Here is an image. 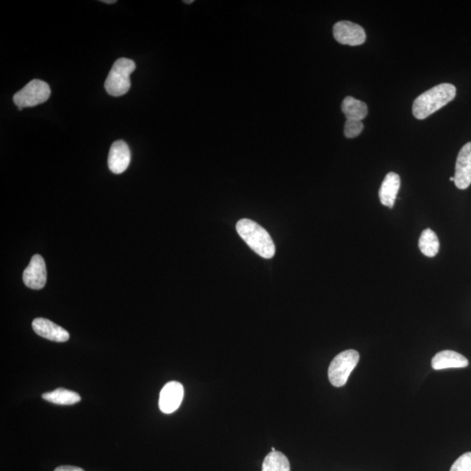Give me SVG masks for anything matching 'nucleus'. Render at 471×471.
Masks as SVG:
<instances>
[{
	"label": "nucleus",
	"instance_id": "obj_1",
	"mask_svg": "<svg viewBox=\"0 0 471 471\" xmlns=\"http://www.w3.org/2000/svg\"><path fill=\"white\" fill-rule=\"evenodd\" d=\"M457 95V88L450 83H442L424 92L413 103V115L418 120L429 118L452 101Z\"/></svg>",
	"mask_w": 471,
	"mask_h": 471
},
{
	"label": "nucleus",
	"instance_id": "obj_2",
	"mask_svg": "<svg viewBox=\"0 0 471 471\" xmlns=\"http://www.w3.org/2000/svg\"><path fill=\"white\" fill-rule=\"evenodd\" d=\"M236 227L237 233L253 252L264 259L274 258L275 244L266 229L256 222L247 219L237 222Z\"/></svg>",
	"mask_w": 471,
	"mask_h": 471
},
{
	"label": "nucleus",
	"instance_id": "obj_3",
	"mask_svg": "<svg viewBox=\"0 0 471 471\" xmlns=\"http://www.w3.org/2000/svg\"><path fill=\"white\" fill-rule=\"evenodd\" d=\"M135 68V62L127 58L116 61L105 81V88L108 95L115 97L125 95L130 89V76Z\"/></svg>",
	"mask_w": 471,
	"mask_h": 471
},
{
	"label": "nucleus",
	"instance_id": "obj_4",
	"mask_svg": "<svg viewBox=\"0 0 471 471\" xmlns=\"http://www.w3.org/2000/svg\"><path fill=\"white\" fill-rule=\"evenodd\" d=\"M359 361L360 353L356 350H346L338 353L329 366L328 378L331 384L336 388L343 387Z\"/></svg>",
	"mask_w": 471,
	"mask_h": 471
},
{
	"label": "nucleus",
	"instance_id": "obj_5",
	"mask_svg": "<svg viewBox=\"0 0 471 471\" xmlns=\"http://www.w3.org/2000/svg\"><path fill=\"white\" fill-rule=\"evenodd\" d=\"M50 95L51 89L48 83L41 80H33L15 93L14 101L18 110H22L23 108L35 107L46 103Z\"/></svg>",
	"mask_w": 471,
	"mask_h": 471
},
{
	"label": "nucleus",
	"instance_id": "obj_6",
	"mask_svg": "<svg viewBox=\"0 0 471 471\" xmlns=\"http://www.w3.org/2000/svg\"><path fill=\"white\" fill-rule=\"evenodd\" d=\"M333 37L342 45L360 46L366 41L363 27L351 21H340L333 26Z\"/></svg>",
	"mask_w": 471,
	"mask_h": 471
},
{
	"label": "nucleus",
	"instance_id": "obj_7",
	"mask_svg": "<svg viewBox=\"0 0 471 471\" xmlns=\"http://www.w3.org/2000/svg\"><path fill=\"white\" fill-rule=\"evenodd\" d=\"M184 395V386L178 381H170L162 389L159 408L165 414H171L180 407Z\"/></svg>",
	"mask_w": 471,
	"mask_h": 471
},
{
	"label": "nucleus",
	"instance_id": "obj_8",
	"mask_svg": "<svg viewBox=\"0 0 471 471\" xmlns=\"http://www.w3.org/2000/svg\"><path fill=\"white\" fill-rule=\"evenodd\" d=\"M23 281L33 290H41L46 286V263L41 255H34L31 259L29 266L23 272Z\"/></svg>",
	"mask_w": 471,
	"mask_h": 471
},
{
	"label": "nucleus",
	"instance_id": "obj_9",
	"mask_svg": "<svg viewBox=\"0 0 471 471\" xmlns=\"http://www.w3.org/2000/svg\"><path fill=\"white\" fill-rule=\"evenodd\" d=\"M454 178L458 189L466 190L471 185V143H466L459 152Z\"/></svg>",
	"mask_w": 471,
	"mask_h": 471
},
{
	"label": "nucleus",
	"instance_id": "obj_10",
	"mask_svg": "<svg viewBox=\"0 0 471 471\" xmlns=\"http://www.w3.org/2000/svg\"><path fill=\"white\" fill-rule=\"evenodd\" d=\"M131 161V153L128 144L123 141H116L112 144L108 155V168L115 174H122Z\"/></svg>",
	"mask_w": 471,
	"mask_h": 471
},
{
	"label": "nucleus",
	"instance_id": "obj_11",
	"mask_svg": "<svg viewBox=\"0 0 471 471\" xmlns=\"http://www.w3.org/2000/svg\"><path fill=\"white\" fill-rule=\"evenodd\" d=\"M33 328L38 336L56 342H66L69 340V333L61 326L44 318H37L33 321Z\"/></svg>",
	"mask_w": 471,
	"mask_h": 471
},
{
	"label": "nucleus",
	"instance_id": "obj_12",
	"mask_svg": "<svg viewBox=\"0 0 471 471\" xmlns=\"http://www.w3.org/2000/svg\"><path fill=\"white\" fill-rule=\"evenodd\" d=\"M431 366L435 371L447 368H463L468 367L469 361L462 354L451 350L439 352L434 356Z\"/></svg>",
	"mask_w": 471,
	"mask_h": 471
},
{
	"label": "nucleus",
	"instance_id": "obj_13",
	"mask_svg": "<svg viewBox=\"0 0 471 471\" xmlns=\"http://www.w3.org/2000/svg\"><path fill=\"white\" fill-rule=\"evenodd\" d=\"M400 186V178L398 174L389 172L385 177L379 190V197L381 204L388 208L394 206L397 194Z\"/></svg>",
	"mask_w": 471,
	"mask_h": 471
},
{
	"label": "nucleus",
	"instance_id": "obj_14",
	"mask_svg": "<svg viewBox=\"0 0 471 471\" xmlns=\"http://www.w3.org/2000/svg\"><path fill=\"white\" fill-rule=\"evenodd\" d=\"M341 110L344 113L346 120H362L368 113L367 104L352 96L346 97L342 101Z\"/></svg>",
	"mask_w": 471,
	"mask_h": 471
},
{
	"label": "nucleus",
	"instance_id": "obj_15",
	"mask_svg": "<svg viewBox=\"0 0 471 471\" xmlns=\"http://www.w3.org/2000/svg\"><path fill=\"white\" fill-rule=\"evenodd\" d=\"M42 398L56 405H73L81 402V397L76 392L65 388H57L42 395Z\"/></svg>",
	"mask_w": 471,
	"mask_h": 471
},
{
	"label": "nucleus",
	"instance_id": "obj_16",
	"mask_svg": "<svg viewBox=\"0 0 471 471\" xmlns=\"http://www.w3.org/2000/svg\"><path fill=\"white\" fill-rule=\"evenodd\" d=\"M419 248L423 255L434 258L439 252L440 242L438 235L431 229H426L422 232L419 239Z\"/></svg>",
	"mask_w": 471,
	"mask_h": 471
},
{
	"label": "nucleus",
	"instance_id": "obj_17",
	"mask_svg": "<svg viewBox=\"0 0 471 471\" xmlns=\"http://www.w3.org/2000/svg\"><path fill=\"white\" fill-rule=\"evenodd\" d=\"M262 471H291L289 460L279 451H271L264 458Z\"/></svg>",
	"mask_w": 471,
	"mask_h": 471
},
{
	"label": "nucleus",
	"instance_id": "obj_18",
	"mask_svg": "<svg viewBox=\"0 0 471 471\" xmlns=\"http://www.w3.org/2000/svg\"><path fill=\"white\" fill-rule=\"evenodd\" d=\"M363 123L361 120H346L344 134L346 138H356L363 130Z\"/></svg>",
	"mask_w": 471,
	"mask_h": 471
},
{
	"label": "nucleus",
	"instance_id": "obj_19",
	"mask_svg": "<svg viewBox=\"0 0 471 471\" xmlns=\"http://www.w3.org/2000/svg\"><path fill=\"white\" fill-rule=\"evenodd\" d=\"M450 471H471V452L461 455L451 466Z\"/></svg>",
	"mask_w": 471,
	"mask_h": 471
},
{
	"label": "nucleus",
	"instance_id": "obj_20",
	"mask_svg": "<svg viewBox=\"0 0 471 471\" xmlns=\"http://www.w3.org/2000/svg\"><path fill=\"white\" fill-rule=\"evenodd\" d=\"M54 471H85L83 469L76 466H59Z\"/></svg>",
	"mask_w": 471,
	"mask_h": 471
},
{
	"label": "nucleus",
	"instance_id": "obj_21",
	"mask_svg": "<svg viewBox=\"0 0 471 471\" xmlns=\"http://www.w3.org/2000/svg\"><path fill=\"white\" fill-rule=\"evenodd\" d=\"M101 2L105 4H115L116 3V0H103Z\"/></svg>",
	"mask_w": 471,
	"mask_h": 471
},
{
	"label": "nucleus",
	"instance_id": "obj_22",
	"mask_svg": "<svg viewBox=\"0 0 471 471\" xmlns=\"http://www.w3.org/2000/svg\"><path fill=\"white\" fill-rule=\"evenodd\" d=\"M184 2L185 4H188V5H190V4H192L194 2V0H189V1H184Z\"/></svg>",
	"mask_w": 471,
	"mask_h": 471
},
{
	"label": "nucleus",
	"instance_id": "obj_23",
	"mask_svg": "<svg viewBox=\"0 0 471 471\" xmlns=\"http://www.w3.org/2000/svg\"><path fill=\"white\" fill-rule=\"evenodd\" d=\"M450 180L451 182H454V181H455V178H454V177H451L450 178Z\"/></svg>",
	"mask_w": 471,
	"mask_h": 471
},
{
	"label": "nucleus",
	"instance_id": "obj_24",
	"mask_svg": "<svg viewBox=\"0 0 471 471\" xmlns=\"http://www.w3.org/2000/svg\"><path fill=\"white\" fill-rule=\"evenodd\" d=\"M271 451H276L275 447H271Z\"/></svg>",
	"mask_w": 471,
	"mask_h": 471
}]
</instances>
